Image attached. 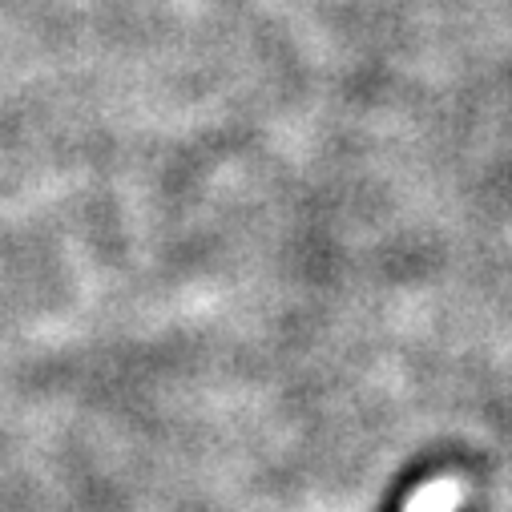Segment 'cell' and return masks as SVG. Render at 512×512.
Returning <instances> with one entry per match:
<instances>
[{"label":"cell","mask_w":512,"mask_h":512,"mask_svg":"<svg viewBox=\"0 0 512 512\" xmlns=\"http://www.w3.org/2000/svg\"><path fill=\"white\" fill-rule=\"evenodd\" d=\"M452 488L448 484H432V488H424L420 496H416V504L408 508V512H452Z\"/></svg>","instance_id":"cell-1"}]
</instances>
